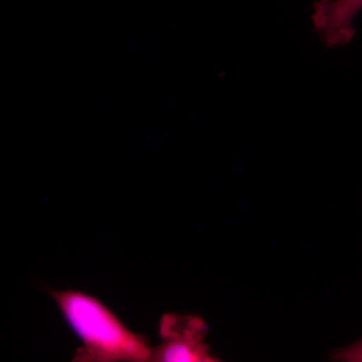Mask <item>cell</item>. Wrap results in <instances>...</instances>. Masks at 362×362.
Instances as JSON below:
<instances>
[{"label":"cell","instance_id":"6da1fadb","mask_svg":"<svg viewBox=\"0 0 362 362\" xmlns=\"http://www.w3.org/2000/svg\"><path fill=\"white\" fill-rule=\"evenodd\" d=\"M59 311L82 341L74 361L80 362H144L152 361L153 349L143 335L128 329L97 298L81 291H51Z\"/></svg>","mask_w":362,"mask_h":362},{"label":"cell","instance_id":"7a4b0ae2","mask_svg":"<svg viewBox=\"0 0 362 362\" xmlns=\"http://www.w3.org/2000/svg\"><path fill=\"white\" fill-rule=\"evenodd\" d=\"M206 324L201 317L168 313L162 316L159 335L162 342L153 349L152 361L160 362L216 361L206 339Z\"/></svg>","mask_w":362,"mask_h":362},{"label":"cell","instance_id":"3957f363","mask_svg":"<svg viewBox=\"0 0 362 362\" xmlns=\"http://www.w3.org/2000/svg\"><path fill=\"white\" fill-rule=\"evenodd\" d=\"M362 9V0H318L314 4L312 21L325 47H341L356 35L354 21Z\"/></svg>","mask_w":362,"mask_h":362},{"label":"cell","instance_id":"277c9868","mask_svg":"<svg viewBox=\"0 0 362 362\" xmlns=\"http://www.w3.org/2000/svg\"><path fill=\"white\" fill-rule=\"evenodd\" d=\"M332 359L335 361L362 362V338L352 344L335 350Z\"/></svg>","mask_w":362,"mask_h":362}]
</instances>
